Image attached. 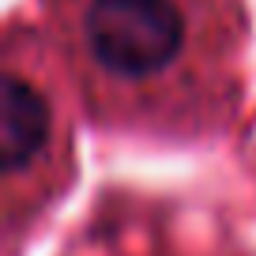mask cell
I'll return each mask as SVG.
<instances>
[{"instance_id": "cell-1", "label": "cell", "mask_w": 256, "mask_h": 256, "mask_svg": "<svg viewBox=\"0 0 256 256\" xmlns=\"http://www.w3.org/2000/svg\"><path fill=\"white\" fill-rule=\"evenodd\" d=\"M64 26L98 90L132 110H170L208 76V0H64Z\"/></svg>"}, {"instance_id": "cell-2", "label": "cell", "mask_w": 256, "mask_h": 256, "mask_svg": "<svg viewBox=\"0 0 256 256\" xmlns=\"http://www.w3.org/2000/svg\"><path fill=\"white\" fill-rule=\"evenodd\" d=\"M53 147V106L30 72L19 64L4 80V154H8V188H23L26 177H38Z\"/></svg>"}]
</instances>
